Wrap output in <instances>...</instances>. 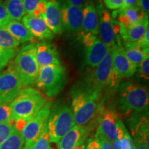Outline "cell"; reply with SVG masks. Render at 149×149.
Here are the masks:
<instances>
[{
	"instance_id": "obj_1",
	"label": "cell",
	"mask_w": 149,
	"mask_h": 149,
	"mask_svg": "<svg viewBox=\"0 0 149 149\" xmlns=\"http://www.w3.org/2000/svg\"><path fill=\"white\" fill-rule=\"evenodd\" d=\"M47 100L39 91L33 88L22 89L9 104L11 116L14 122H27L45 105Z\"/></svg>"
},
{
	"instance_id": "obj_2",
	"label": "cell",
	"mask_w": 149,
	"mask_h": 149,
	"mask_svg": "<svg viewBox=\"0 0 149 149\" xmlns=\"http://www.w3.org/2000/svg\"><path fill=\"white\" fill-rule=\"evenodd\" d=\"M148 88L137 83L124 81L119 88V106L123 113H141L148 110Z\"/></svg>"
},
{
	"instance_id": "obj_3",
	"label": "cell",
	"mask_w": 149,
	"mask_h": 149,
	"mask_svg": "<svg viewBox=\"0 0 149 149\" xmlns=\"http://www.w3.org/2000/svg\"><path fill=\"white\" fill-rule=\"evenodd\" d=\"M101 91L87 89L74 94L72 100V111L74 125L84 126L96 115Z\"/></svg>"
},
{
	"instance_id": "obj_4",
	"label": "cell",
	"mask_w": 149,
	"mask_h": 149,
	"mask_svg": "<svg viewBox=\"0 0 149 149\" xmlns=\"http://www.w3.org/2000/svg\"><path fill=\"white\" fill-rule=\"evenodd\" d=\"M14 65L22 86L27 87L35 84L40 68L36 59V44H29L23 46L18 51Z\"/></svg>"
},
{
	"instance_id": "obj_5",
	"label": "cell",
	"mask_w": 149,
	"mask_h": 149,
	"mask_svg": "<svg viewBox=\"0 0 149 149\" xmlns=\"http://www.w3.org/2000/svg\"><path fill=\"white\" fill-rule=\"evenodd\" d=\"M67 78L68 76L64 66L61 64L50 65L40 68L35 83L46 96L52 98L63 90Z\"/></svg>"
},
{
	"instance_id": "obj_6",
	"label": "cell",
	"mask_w": 149,
	"mask_h": 149,
	"mask_svg": "<svg viewBox=\"0 0 149 149\" xmlns=\"http://www.w3.org/2000/svg\"><path fill=\"white\" fill-rule=\"evenodd\" d=\"M74 126L71 107L61 105L52 108L48 116L46 130L50 142L57 143L67 132Z\"/></svg>"
},
{
	"instance_id": "obj_7",
	"label": "cell",
	"mask_w": 149,
	"mask_h": 149,
	"mask_svg": "<svg viewBox=\"0 0 149 149\" xmlns=\"http://www.w3.org/2000/svg\"><path fill=\"white\" fill-rule=\"evenodd\" d=\"M51 107L52 102H47L34 117L26 122L21 130L25 142L24 147L30 146L46 130Z\"/></svg>"
},
{
	"instance_id": "obj_8",
	"label": "cell",
	"mask_w": 149,
	"mask_h": 149,
	"mask_svg": "<svg viewBox=\"0 0 149 149\" xmlns=\"http://www.w3.org/2000/svg\"><path fill=\"white\" fill-rule=\"evenodd\" d=\"M22 83L13 64L0 72V104L10 103L22 90Z\"/></svg>"
},
{
	"instance_id": "obj_9",
	"label": "cell",
	"mask_w": 149,
	"mask_h": 149,
	"mask_svg": "<svg viewBox=\"0 0 149 149\" xmlns=\"http://www.w3.org/2000/svg\"><path fill=\"white\" fill-rule=\"evenodd\" d=\"M97 129L111 142L121 138L127 130L116 113L110 110L103 113Z\"/></svg>"
},
{
	"instance_id": "obj_10",
	"label": "cell",
	"mask_w": 149,
	"mask_h": 149,
	"mask_svg": "<svg viewBox=\"0 0 149 149\" xmlns=\"http://www.w3.org/2000/svg\"><path fill=\"white\" fill-rule=\"evenodd\" d=\"M99 17L98 35L100 40L109 47H112L116 41L115 22L111 17L108 10L104 9L102 4L97 6Z\"/></svg>"
},
{
	"instance_id": "obj_11",
	"label": "cell",
	"mask_w": 149,
	"mask_h": 149,
	"mask_svg": "<svg viewBox=\"0 0 149 149\" xmlns=\"http://www.w3.org/2000/svg\"><path fill=\"white\" fill-rule=\"evenodd\" d=\"M61 15L64 30L71 33L81 31L82 25V8L76 6L64 0L60 3Z\"/></svg>"
},
{
	"instance_id": "obj_12",
	"label": "cell",
	"mask_w": 149,
	"mask_h": 149,
	"mask_svg": "<svg viewBox=\"0 0 149 149\" xmlns=\"http://www.w3.org/2000/svg\"><path fill=\"white\" fill-rule=\"evenodd\" d=\"M112 64L120 78L130 77L136 72L137 67L132 64L124 55V49L120 42H115L111 47Z\"/></svg>"
},
{
	"instance_id": "obj_13",
	"label": "cell",
	"mask_w": 149,
	"mask_h": 149,
	"mask_svg": "<svg viewBox=\"0 0 149 149\" xmlns=\"http://www.w3.org/2000/svg\"><path fill=\"white\" fill-rule=\"evenodd\" d=\"M112 67L111 48L106 55L104 58L96 66L92 77V82L90 89L102 91V88L108 86Z\"/></svg>"
},
{
	"instance_id": "obj_14",
	"label": "cell",
	"mask_w": 149,
	"mask_h": 149,
	"mask_svg": "<svg viewBox=\"0 0 149 149\" xmlns=\"http://www.w3.org/2000/svg\"><path fill=\"white\" fill-rule=\"evenodd\" d=\"M43 19L53 34L61 35L64 31L59 1L57 0H48L46 3L45 13Z\"/></svg>"
},
{
	"instance_id": "obj_15",
	"label": "cell",
	"mask_w": 149,
	"mask_h": 149,
	"mask_svg": "<svg viewBox=\"0 0 149 149\" xmlns=\"http://www.w3.org/2000/svg\"><path fill=\"white\" fill-rule=\"evenodd\" d=\"M22 24L33 36L40 40H51L54 34L48 29L44 19L33 15H26L22 19Z\"/></svg>"
},
{
	"instance_id": "obj_16",
	"label": "cell",
	"mask_w": 149,
	"mask_h": 149,
	"mask_svg": "<svg viewBox=\"0 0 149 149\" xmlns=\"http://www.w3.org/2000/svg\"><path fill=\"white\" fill-rule=\"evenodd\" d=\"M36 59L40 68L61 64L57 48L53 44L47 42L36 44Z\"/></svg>"
},
{
	"instance_id": "obj_17",
	"label": "cell",
	"mask_w": 149,
	"mask_h": 149,
	"mask_svg": "<svg viewBox=\"0 0 149 149\" xmlns=\"http://www.w3.org/2000/svg\"><path fill=\"white\" fill-rule=\"evenodd\" d=\"M82 25L81 31L85 33L98 35L99 17L97 11L92 1L88 0L82 8Z\"/></svg>"
},
{
	"instance_id": "obj_18",
	"label": "cell",
	"mask_w": 149,
	"mask_h": 149,
	"mask_svg": "<svg viewBox=\"0 0 149 149\" xmlns=\"http://www.w3.org/2000/svg\"><path fill=\"white\" fill-rule=\"evenodd\" d=\"M85 135L84 126L74 125L59 139L57 149H75L82 144Z\"/></svg>"
},
{
	"instance_id": "obj_19",
	"label": "cell",
	"mask_w": 149,
	"mask_h": 149,
	"mask_svg": "<svg viewBox=\"0 0 149 149\" xmlns=\"http://www.w3.org/2000/svg\"><path fill=\"white\" fill-rule=\"evenodd\" d=\"M111 47H109L100 39H97L95 42L90 47L86 48L85 62L87 66L95 68L104 58Z\"/></svg>"
},
{
	"instance_id": "obj_20",
	"label": "cell",
	"mask_w": 149,
	"mask_h": 149,
	"mask_svg": "<svg viewBox=\"0 0 149 149\" xmlns=\"http://www.w3.org/2000/svg\"><path fill=\"white\" fill-rule=\"evenodd\" d=\"M115 13L118 15V23L120 26L126 29L138 24L145 17H147L137 6L119 9Z\"/></svg>"
},
{
	"instance_id": "obj_21",
	"label": "cell",
	"mask_w": 149,
	"mask_h": 149,
	"mask_svg": "<svg viewBox=\"0 0 149 149\" xmlns=\"http://www.w3.org/2000/svg\"><path fill=\"white\" fill-rule=\"evenodd\" d=\"M148 25V17H145L138 24L127 29L120 26V35L124 42H137L143 37Z\"/></svg>"
},
{
	"instance_id": "obj_22",
	"label": "cell",
	"mask_w": 149,
	"mask_h": 149,
	"mask_svg": "<svg viewBox=\"0 0 149 149\" xmlns=\"http://www.w3.org/2000/svg\"><path fill=\"white\" fill-rule=\"evenodd\" d=\"M122 47L128 60L137 67L143 59L149 57L148 51L142 49L137 42H124Z\"/></svg>"
},
{
	"instance_id": "obj_23",
	"label": "cell",
	"mask_w": 149,
	"mask_h": 149,
	"mask_svg": "<svg viewBox=\"0 0 149 149\" xmlns=\"http://www.w3.org/2000/svg\"><path fill=\"white\" fill-rule=\"evenodd\" d=\"M4 29L6 30L19 42L22 44L32 42L35 39V37L20 22L11 20L7 24Z\"/></svg>"
},
{
	"instance_id": "obj_24",
	"label": "cell",
	"mask_w": 149,
	"mask_h": 149,
	"mask_svg": "<svg viewBox=\"0 0 149 149\" xmlns=\"http://www.w3.org/2000/svg\"><path fill=\"white\" fill-rule=\"evenodd\" d=\"M4 5L10 20L20 22L26 15L23 0H5Z\"/></svg>"
},
{
	"instance_id": "obj_25",
	"label": "cell",
	"mask_w": 149,
	"mask_h": 149,
	"mask_svg": "<svg viewBox=\"0 0 149 149\" xmlns=\"http://www.w3.org/2000/svg\"><path fill=\"white\" fill-rule=\"evenodd\" d=\"M24 144L21 130L15 127L10 135L0 144V149H23Z\"/></svg>"
},
{
	"instance_id": "obj_26",
	"label": "cell",
	"mask_w": 149,
	"mask_h": 149,
	"mask_svg": "<svg viewBox=\"0 0 149 149\" xmlns=\"http://www.w3.org/2000/svg\"><path fill=\"white\" fill-rule=\"evenodd\" d=\"M20 43L6 30L0 29V47L4 49H15Z\"/></svg>"
},
{
	"instance_id": "obj_27",
	"label": "cell",
	"mask_w": 149,
	"mask_h": 149,
	"mask_svg": "<svg viewBox=\"0 0 149 149\" xmlns=\"http://www.w3.org/2000/svg\"><path fill=\"white\" fill-rule=\"evenodd\" d=\"M50 138L47 130H44L40 137L30 146L24 147L23 149H49Z\"/></svg>"
},
{
	"instance_id": "obj_28",
	"label": "cell",
	"mask_w": 149,
	"mask_h": 149,
	"mask_svg": "<svg viewBox=\"0 0 149 149\" xmlns=\"http://www.w3.org/2000/svg\"><path fill=\"white\" fill-rule=\"evenodd\" d=\"M15 49H4L0 47V70L5 68L15 56Z\"/></svg>"
},
{
	"instance_id": "obj_29",
	"label": "cell",
	"mask_w": 149,
	"mask_h": 149,
	"mask_svg": "<svg viewBox=\"0 0 149 149\" xmlns=\"http://www.w3.org/2000/svg\"><path fill=\"white\" fill-rule=\"evenodd\" d=\"M15 127L13 120L0 123V144L10 135Z\"/></svg>"
},
{
	"instance_id": "obj_30",
	"label": "cell",
	"mask_w": 149,
	"mask_h": 149,
	"mask_svg": "<svg viewBox=\"0 0 149 149\" xmlns=\"http://www.w3.org/2000/svg\"><path fill=\"white\" fill-rule=\"evenodd\" d=\"M137 70H138L139 77L148 81L149 79V57H146L141 61Z\"/></svg>"
},
{
	"instance_id": "obj_31",
	"label": "cell",
	"mask_w": 149,
	"mask_h": 149,
	"mask_svg": "<svg viewBox=\"0 0 149 149\" xmlns=\"http://www.w3.org/2000/svg\"><path fill=\"white\" fill-rule=\"evenodd\" d=\"M11 21L4 5V1L0 0V29H4Z\"/></svg>"
},
{
	"instance_id": "obj_32",
	"label": "cell",
	"mask_w": 149,
	"mask_h": 149,
	"mask_svg": "<svg viewBox=\"0 0 149 149\" xmlns=\"http://www.w3.org/2000/svg\"><path fill=\"white\" fill-rule=\"evenodd\" d=\"M11 120H13L10 105L8 104H0V123Z\"/></svg>"
},
{
	"instance_id": "obj_33",
	"label": "cell",
	"mask_w": 149,
	"mask_h": 149,
	"mask_svg": "<svg viewBox=\"0 0 149 149\" xmlns=\"http://www.w3.org/2000/svg\"><path fill=\"white\" fill-rule=\"evenodd\" d=\"M48 1V0H23L24 8L26 14L31 15L35 10V9L42 1Z\"/></svg>"
},
{
	"instance_id": "obj_34",
	"label": "cell",
	"mask_w": 149,
	"mask_h": 149,
	"mask_svg": "<svg viewBox=\"0 0 149 149\" xmlns=\"http://www.w3.org/2000/svg\"><path fill=\"white\" fill-rule=\"evenodd\" d=\"M95 139L99 142L100 149H113L111 141L106 138L104 136L102 135V134L100 133V131L98 129H97Z\"/></svg>"
},
{
	"instance_id": "obj_35",
	"label": "cell",
	"mask_w": 149,
	"mask_h": 149,
	"mask_svg": "<svg viewBox=\"0 0 149 149\" xmlns=\"http://www.w3.org/2000/svg\"><path fill=\"white\" fill-rule=\"evenodd\" d=\"M124 0H104V4L110 10H119L123 5Z\"/></svg>"
},
{
	"instance_id": "obj_36",
	"label": "cell",
	"mask_w": 149,
	"mask_h": 149,
	"mask_svg": "<svg viewBox=\"0 0 149 149\" xmlns=\"http://www.w3.org/2000/svg\"><path fill=\"white\" fill-rule=\"evenodd\" d=\"M137 43L142 49L149 51V27L147 28L143 37Z\"/></svg>"
},
{
	"instance_id": "obj_37",
	"label": "cell",
	"mask_w": 149,
	"mask_h": 149,
	"mask_svg": "<svg viewBox=\"0 0 149 149\" xmlns=\"http://www.w3.org/2000/svg\"><path fill=\"white\" fill-rule=\"evenodd\" d=\"M97 37L92 33H86L83 37V44H84L86 48L90 47L92 46L97 40Z\"/></svg>"
},
{
	"instance_id": "obj_38",
	"label": "cell",
	"mask_w": 149,
	"mask_h": 149,
	"mask_svg": "<svg viewBox=\"0 0 149 149\" xmlns=\"http://www.w3.org/2000/svg\"><path fill=\"white\" fill-rule=\"evenodd\" d=\"M137 6L141 9L145 15L148 17L149 14V0H138Z\"/></svg>"
},
{
	"instance_id": "obj_39",
	"label": "cell",
	"mask_w": 149,
	"mask_h": 149,
	"mask_svg": "<svg viewBox=\"0 0 149 149\" xmlns=\"http://www.w3.org/2000/svg\"><path fill=\"white\" fill-rule=\"evenodd\" d=\"M134 137V146H135V149H148L145 146L144 141L141 138L137 137V136H133Z\"/></svg>"
},
{
	"instance_id": "obj_40",
	"label": "cell",
	"mask_w": 149,
	"mask_h": 149,
	"mask_svg": "<svg viewBox=\"0 0 149 149\" xmlns=\"http://www.w3.org/2000/svg\"><path fill=\"white\" fill-rule=\"evenodd\" d=\"M85 149H100V144L97 140L95 139H91L88 140V144Z\"/></svg>"
},
{
	"instance_id": "obj_41",
	"label": "cell",
	"mask_w": 149,
	"mask_h": 149,
	"mask_svg": "<svg viewBox=\"0 0 149 149\" xmlns=\"http://www.w3.org/2000/svg\"><path fill=\"white\" fill-rule=\"evenodd\" d=\"M138 0H124L123 1V5L120 9H124L128 7H133L137 6Z\"/></svg>"
},
{
	"instance_id": "obj_42",
	"label": "cell",
	"mask_w": 149,
	"mask_h": 149,
	"mask_svg": "<svg viewBox=\"0 0 149 149\" xmlns=\"http://www.w3.org/2000/svg\"><path fill=\"white\" fill-rule=\"evenodd\" d=\"M67 1L72 5L82 8L84 7V0H67Z\"/></svg>"
},
{
	"instance_id": "obj_43",
	"label": "cell",
	"mask_w": 149,
	"mask_h": 149,
	"mask_svg": "<svg viewBox=\"0 0 149 149\" xmlns=\"http://www.w3.org/2000/svg\"><path fill=\"white\" fill-rule=\"evenodd\" d=\"M128 149H135V146H134V143H133L131 145H130V148Z\"/></svg>"
},
{
	"instance_id": "obj_44",
	"label": "cell",
	"mask_w": 149,
	"mask_h": 149,
	"mask_svg": "<svg viewBox=\"0 0 149 149\" xmlns=\"http://www.w3.org/2000/svg\"><path fill=\"white\" fill-rule=\"evenodd\" d=\"M99 3H100V4H102V0H98Z\"/></svg>"
}]
</instances>
